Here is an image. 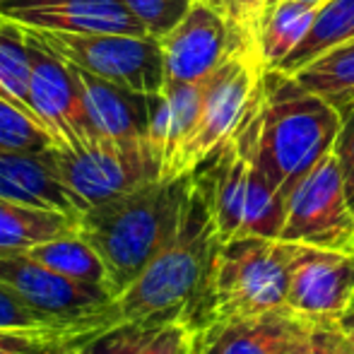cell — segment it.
I'll use <instances>...</instances> for the list:
<instances>
[{"instance_id":"30bf717a","label":"cell","mask_w":354,"mask_h":354,"mask_svg":"<svg viewBox=\"0 0 354 354\" xmlns=\"http://www.w3.org/2000/svg\"><path fill=\"white\" fill-rule=\"evenodd\" d=\"M164 58V84L201 82L236 51L224 17L196 0L188 15L159 39Z\"/></svg>"},{"instance_id":"9a60e30c","label":"cell","mask_w":354,"mask_h":354,"mask_svg":"<svg viewBox=\"0 0 354 354\" xmlns=\"http://www.w3.org/2000/svg\"><path fill=\"white\" fill-rule=\"evenodd\" d=\"M316 323L289 306H280L198 337L207 354H292Z\"/></svg>"},{"instance_id":"83f0119b","label":"cell","mask_w":354,"mask_h":354,"mask_svg":"<svg viewBox=\"0 0 354 354\" xmlns=\"http://www.w3.org/2000/svg\"><path fill=\"white\" fill-rule=\"evenodd\" d=\"M292 354H354L345 326L340 321H318Z\"/></svg>"},{"instance_id":"3957f363","label":"cell","mask_w":354,"mask_h":354,"mask_svg":"<svg viewBox=\"0 0 354 354\" xmlns=\"http://www.w3.org/2000/svg\"><path fill=\"white\" fill-rule=\"evenodd\" d=\"M304 251V243L266 236L219 243L205 280L181 318L191 333L210 335L229 323L284 306L289 277Z\"/></svg>"},{"instance_id":"1f68e13d","label":"cell","mask_w":354,"mask_h":354,"mask_svg":"<svg viewBox=\"0 0 354 354\" xmlns=\"http://www.w3.org/2000/svg\"><path fill=\"white\" fill-rule=\"evenodd\" d=\"M342 326H345L347 335H350V342H352V352H354V308L350 313H347L345 318H342Z\"/></svg>"},{"instance_id":"e0dca14e","label":"cell","mask_w":354,"mask_h":354,"mask_svg":"<svg viewBox=\"0 0 354 354\" xmlns=\"http://www.w3.org/2000/svg\"><path fill=\"white\" fill-rule=\"evenodd\" d=\"M0 196L32 205L53 207L77 217V201L46 167L41 152L0 149Z\"/></svg>"},{"instance_id":"d4e9b609","label":"cell","mask_w":354,"mask_h":354,"mask_svg":"<svg viewBox=\"0 0 354 354\" xmlns=\"http://www.w3.org/2000/svg\"><path fill=\"white\" fill-rule=\"evenodd\" d=\"M48 147H56L53 138L24 111L0 99V149L44 152Z\"/></svg>"},{"instance_id":"ac0fdd59","label":"cell","mask_w":354,"mask_h":354,"mask_svg":"<svg viewBox=\"0 0 354 354\" xmlns=\"http://www.w3.org/2000/svg\"><path fill=\"white\" fill-rule=\"evenodd\" d=\"M75 229L73 214L0 196V253H24Z\"/></svg>"},{"instance_id":"52a82bcc","label":"cell","mask_w":354,"mask_h":354,"mask_svg":"<svg viewBox=\"0 0 354 354\" xmlns=\"http://www.w3.org/2000/svg\"><path fill=\"white\" fill-rule=\"evenodd\" d=\"M266 71L268 68L263 66L261 58L234 51L210 75L201 118H198L191 138L183 142L174 162L162 174V181L193 174L236 133L239 123L243 121V116L261 92Z\"/></svg>"},{"instance_id":"6da1fadb","label":"cell","mask_w":354,"mask_h":354,"mask_svg":"<svg viewBox=\"0 0 354 354\" xmlns=\"http://www.w3.org/2000/svg\"><path fill=\"white\" fill-rule=\"evenodd\" d=\"M340 126V113L304 89L294 75L266 71L261 92L236 136L277 196L289 203L299 183L333 149Z\"/></svg>"},{"instance_id":"74e56055","label":"cell","mask_w":354,"mask_h":354,"mask_svg":"<svg viewBox=\"0 0 354 354\" xmlns=\"http://www.w3.org/2000/svg\"><path fill=\"white\" fill-rule=\"evenodd\" d=\"M0 3H3V0H0Z\"/></svg>"},{"instance_id":"d590c367","label":"cell","mask_w":354,"mask_h":354,"mask_svg":"<svg viewBox=\"0 0 354 354\" xmlns=\"http://www.w3.org/2000/svg\"><path fill=\"white\" fill-rule=\"evenodd\" d=\"M188 354H198V347H196V337H193V345H191V352Z\"/></svg>"},{"instance_id":"7402d4cb","label":"cell","mask_w":354,"mask_h":354,"mask_svg":"<svg viewBox=\"0 0 354 354\" xmlns=\"http://www.w3.org/2000/svg\"><path fill=\"white\" fill-rule=\"evenodd\" d=\"M321 5L282 0L263 19L261 29V58L268 71H277L282 61L304 41L311 29Z\"/></svg>"},{"instance_id":"2e32d148","label":"cell","mask_w":354,"mask_h":354,"mask_svg":"<svg viewBox=\"0 0 354 354\" xmlns=\"http://www.w3.org/2000/svg\"><path fill=\"white\" fill-rule=\"evenodd\" d=\"M210 77L201 82H167L152 99V121H149L147 142L162 159V174L174 162L183 142L191 138L203 111Z\"/></svg>"},{"instance_id":"484cf974","label":"cell","mask_w":354,"mask_h":354,"mask_svg":"<svg viewBox=\"0 0 354 354\" xmlns=\"http://www.w3.org/2000/svg\"><path fill=\"white\" fill-rule=\"evenodd\" d=\"M169 321H174V318H169ZM164 323L167 321L121 323V326L97 335L77 354H140L149 337H152L154 333H157V328L164 326Z\"/></svg>"},{"instance_id":"f1b7e54d","label":"cell","mask_w":354,"mask_h":354,"mask_svg":"<svg viewBox=\"0 0 354 354\" xmlns=\"http://www.w3.org/2000/svg\"><path fill=\"white\" fill-rule=\"evenodd\" d=\"M99 311V308H97ZM68 318H51L32 308L27 301L17 297L10 287L0 282V328H44Z\"/></svg>"},{"instance_id":"d6a6232c","label":"cell","mask_w":354,"mask_h":354,"mask_svg":"<svg viewBox=\"0 0 354 354\" xmlns=\"http://www.w3.org/2000/svg\"><path fill=\"white\" fill-rule=\"evenodd\" d=\"M193 337H196V347H198V354H207V350H205V345H203V340H201V337H198L196 333H193Z\"/></svg>"},{"instance_id":"4316f807","label":"cell","mask_w":354,"mask_h":354,"mask_svg":"<svg viewBox=\"0 0 354 354\" xmlns=\"http://www.w3.org/2000/svg\"><path fill=\"white\" fill-rule=\"evenodd\" d=\"M196 0H123L147 34L162 39L188 15Z\"/></svg>"},{"instance_id":"f546056e","label":"cell","mask_w":354,"mask_h":354,"mask_svg":"<svg viewBox=\"0 0 354 354\" xmlns=\"http://www.w3.org/2000/svg\"><path fill=\"white\" fill-rule=\"evenodd\" d=\"M193 345V333L186 326L181 316L167 321L164 326L157 328L152 337L147 340V345L142 347L140 354H188Z\"/></svg>"},{"instance_id":"cb8c5ba5","label":"cell","mask_w":354,"mask_h":354,"mask_svg":"<svg viewBox=\"0 0 354 354\" xmlns=\"http://www.w3.org/2000/svg\"><path fill=\"white\" fill-rule=\"evenodd\" d=\"M201 3L210 5L224 17L236 51L261 58V29L268 0H201Z\"/></svg>"},{"instance_id":"9c48e42d","label":"cell","mask_w":354,"mask_h":354,"mask_svg":"<svg viewBox=\"0 0 354 354\" xmlns=\"http://www.w3.org/2000/svg\"><path fill=\"white\" fill-rule=\"evenodd\" d=\"M27 37V34H24ZM32 46V82L29 99L37 113V121L53 138L56 147L73 149L92 138L87 113L82 106L77 75L73 66L53 56L27 37Z\"/></svg>"},{"instance_id":"277c9868","label":"cell","mask_w":354,"mask_h":354,"mask_svg":"<svg viewBox=\"0 0 354 354\" xmlns=\"http://www.w3.org/2000/svg\"><path fill=\"white\" fill-rule=\"evenodd\" d=\"M196 174V171H193ZM219 246L207 193L196 174L191 205L178 236L149 263L131 287L109 301L113 326L178 318L198 294Z\"/></svg>"},{"instance_id":"d6986e66","label":"cell","mask_w":354,"mask_h":354,"mask_svg":"<svg viewBox=\"0 0 354 354\" xmlns=\"http://www.w3.org/2000/svg\"><path fill=\"white\" fill-rule=\"evenodd\" d=\"M24 253L29 258H34V261H39L41 266L51 268L58 275L68 277V280L104 289V292H109L113 297L111 277H109L102 256L77 229L61 234L56 239H48V241L39 243V246L29 248Z\"/></svg>"},{"instance_id":"7a4b0ae2","label":"cell","mask_w":354,"mask_h":354,"mask_svg":"<svg viewBox=\"0 0 354 354\" xmlns=\"http://www.w3.org/2000/svg\"><path fill=\"white\" fill-rule=\"evenodd\" d=\"M196 174L152 181L77 214V232L97 248L111 277L113 297L178 236L191 205Z\"/></svg>"},{"instance_id":"ffe728a7","label":"cell","mask_w":354,"mask_h":354,"mask_svg":"<svg viewBox=\"0 0 354 354\" xmlns=\"http://www.w3.org/2000/svg\"><path fill=\"white\" fill-rule=\"evenodd\" d=\"M294 80L326 99L340 116H347L354 106V39L337 44L308 66L299 68Z\"/></svg>"},{"instance_id":"7c38bea8","label":"cell","mask_w":354,"mask_h":354,"mask_svg":"<svg viewBox=\"0 0 354 354\" xmlns=\"http://www.w3.org/2000/svg\"><path fill=\"white\" fill-rule=\"evenodd\" d=\"M0 19L41 32L147 34L123 0H3Z\"/></svg>"},{"instance_id":"f35d334b","label":"cell","mask_w":354,"mask_h":354,"mask_svg":"<svg viewBox=\"0 0 354 354\" xmlns=\"http://www.w3.org/2000/svg\"><path fill=\"white\" fill-rule=\"evenodd\" d=\"M352 308H354V306H352Z\"/></svg>"},{"instance_id":"8d00e7d4","label":"cell","mask_w":354,"mask_h":354,"mask_svg":"<svg viewBox=\"0 0 354 354\" xmlns=\"http://www.w3.org/2000/svg\"><path fill=\"white\" fill-rule=\"evenodd\" d=\"M80 350H82V347H80ZM80 350H75V352H71V354H77V352H80Z\"/></svg>"},{"instance_id":"8fae6325","label":"cell","mask_w":354,"mask_h":354,"mask_svg":"<svg viewBox=\"0 0 354 354\" xmlns=\"http://www.w3.org/2000/svg\"><path fill=\"white\" fill-rule=\"evenodd\" d=\"M284 306L311 321H340L354 306V253L306 246L289 277Z\"/></svg>"},{"instance_id":"4fadbf2b","label":"cell","mask_w":354,"mask_h":354,"mask_svg":"<svg viewBox=\"0 0 354 354\" xmlns=\"http://www.w3.org/2000/svg\"><path fill=\"white\" fill-rule=\"evenodd\" d=\"M0 282L51 318H75L111 301V294L53 272L27 253H0Z\"/></svg>"},{"instance_id":"5bb4252c","label":"cell","mask_w":354,"mask_h":354,"mask_svg":"<svg viewBox=\"0 0 354 354\" xmlns=\"http://www.w3.org/2000/svg\"><path fill=\"white\" fill-rule=\"evenodd\" d=\"M73 71L77 75L82 106L92 136L116 138V140H147L154 94L121 87L77 68Z\"/></svg>"},{"instance_id":"8992f818","label":"cell","mask_w":354,"mask_h":354,"mask_svg":"<svg viewBox=\"0 0 354 354\" xmlns=\"http://www.w3.org/2000/svg\"><path fill=\"white\" fill-rule=\"evenodd\" d=\"M24 29V27H22ZM34 44L68 66L142 94L164 89V58L157 37L149 34H68L24 29Z\"/></svg>"},{"instance_id":"e575fe53","label":"cell","mask_w":354,"mask_h":354,"mask_svg":"<svg viewBox=\"0 0 354 354\" xmlns=\"http://www.w3.org/2000/svg\"><path fill=\"white\" fill-rule=\"evenodd\" d=\"M299 3H308V5H323L326 0H299Z\"/></svg>"},{"instance_id":"ba28073f","label":"cell","mask_w":354,"mask_h":354,"mask_svg":"<svg viewBox=\"0 0 354 354\" xmlns=\"http://www.w3.org/2000/svg\"><path fill=\"white\" fill-rule=\"evenodd\" d=\"M280 239L326 251L354 253V207L333 149L292 193Z\"/></svg>"},{"instance_id":"5b68a950","label":"cell","mask_w":354,"mask_h":354,"mask_svg":"<svg viewBox=\"0 0 354 354\" xmlns=\"http://www.w3.org/2000/svg\"><path fill=\"white\" fill-rule=\"evenodd\" d=\"M41 157L53 176L77 201L80 210L162 178V159L147 140L92 136L73 149L48 147Z\"/></svg>"},{"instance_id":"4dcf8cb0","label":"cell","mask_w":354,"mask_h":354,"mask_svg":"<svg viewBox=\"0 0 354 354\" xmlns=\"http://www.w3.org/2000/svg\"><path fill=\"white\" fill-rule=\"evenodd\" d=\"M333 152L340 162L347 198H350V205L354 207V106L347 116H342V126L335 138V145H333Z\"/></svg>"},{"instance_id":"836d02e7","label":"cell","mask_w":354,"mask_h":354,"mask_svg":"<svg viewBox=\"0 0 354 354\" xmlns=\"http://www.w3.org/2000/svg\"><path fill=\"white\" fill-rule=\"evenodd\" d=\"M277 3H282V0H268V3H266V15H268V12H270V10H272V8H275V5H277ZM263 19H266V17H263Z\"/></svg>"},{"instance_id":"603a6c76","label":"cell","mask_w":354,"mask_h":354,"mask_svg":"<svg viewBox=\"0 0 354 354\" xmlns=\"http://www.w3.org/2000/svg\"><path fill=\"white\" fill-rule=\"evenodd\" d=\"M29 82H32V46L24 37V29L0 19V99L17 106L34 123H39L29 99Z\"/></svg>"},{"instance_id":"44dd1931","label":"cell","mask_w":354,"mask_h":354,"mask_svg":"<svg viewBox=\"0 0 354 354\" xmlns=\"http://www.w3.org/2000/svg\"><path fill=\"white\" fill-rule=\"evenodd\" d=\"M350 39H354V0H326L318 8V15L304 41L284 58L277 71L294 75L299 68L316 61L321 53Z\"/></svg>"}]
</instances>
